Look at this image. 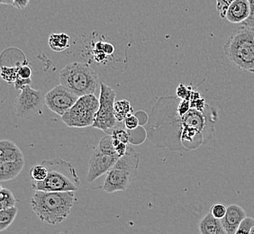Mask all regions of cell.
I'll use <instances>...</instances> for the list:
<instances>
[{
    "label": "cell",
    "mask_w": 254,
    "mask_h": 234,
    "mask_svg": "<svg viewBox=\"0 0 254 234\" xmlns=\"http://www.w3.org/2000/svg\"><path fill=\"white\" fill-rule=\"evenodd\" d=\"M99 108V98L94 94L79 97L73 107L62 117L68 127L86 128L92 126Z\"/></svg>",
    "instance_id": "cell-8"
},
{
    "label": "cell",
    "mask_w": 254,
    "mask_h": 234,
    "mask_svg": "<svg viewBox=\"0 0 254 234\" xmlns=\"http://www.w3.org/2000/svg\"><path fill=\"white\" fill-rule=\"evenodd\" d=\"M49 46L51 49L56 53H62L68 49L70 44V37L65 33L52 34L50 35Z\"/></svg>",
    "instance_id": "cell-17"
},
{
    "label": "cell",
    "mask_w": 254,
    "mask_h": 234,
    "mask_svg": "<svg viewBox=\"0 0 254 234\" xmlns=\"http://www.w3.org/2000/svg\"><path fill=\"white\" fill-rule=\"evenodd\" d=\"M0 3L2 5H12V6L15 5L14 0H0Z\"/></svg>",
    "instance_id": "cell-34"
},
{
    "label": "cell",
    "mask_w": 254,
    "mask_h": 234,
    "mask_svg": "<svg viewBox=\"0 0 254 234\" xmlns=\"http://www.w3.org/2000/svg\"><path fill=\"white\" fill-rule=\"evenodd\" d=\"M120 156L115 150L111 134L103 137L88 162L87 180L92 183L99 176L107 174L112 169Z\"/></svg>",
    "instance_id": "cell-7"
},
{
    "label": "cell",
    "mask_w": 254,
    "mask_h": 234,
    "mask_svg": "<svg viewBox=\"0 0 254 234\" xmlns=\"http://www.w3.org/2000/svg\"><path fill=\"white\" fill-rule=\"evenodd\" d=\"M249 0H235L229 5L225 19L232 24H242L249 17Z\"/></svg>",
    "instance_id": "cell-13"
},
{
    "label": "cell",
    "mask_w": 254,
    "mask_h": 234,
    "mask_svg": "<svg viewBox=\"0 0 254 234\" xmlns=\"http://www.w3.org/2000/svg\"><path fill=\"white\" fill-rule=\"evenodd\" d=\"M224 53L241 70L254 73V29L241 25L224 44Z\"/></svg>",
    "instance_id": "cell-4"
},
{
    "label": "cell",
    "mask_w": 254,
    "mask_h": 234,
    "mask_svg": "<svg viewBox=\"0 0 254 234\" xmlns=\"http://www.w3.org/2000/svg\"><path fill=\"white\" fill-rule=\"evenodd\" d=\"M45 99V95L41 90H36L30 86L21 90L15 101V112L19 118H29L39 114Z\"/></svg>",
    "instance_id": "cell-10"
},
{
    "label": "cell",
    "mask_w": 254,
    "mask_h": 234,
    "mask_svg": "<svg viewBox=\"0 0 254 234\" xmlns=\"http://www.w3.org/2000/svg\"><path fill=\"white\" fill-rule=\"evenodd\" d=\"M15 203H16V200H15L13 193L7 188L1 187V190H0V209L14 207V206H15Z\"/></svg>",
    "instance_id": "cell-20"
},
{
    "label": "cell",
    "mask_w": 254,
    "mask_h": 234,
    "mask_svg": "<svg viewBox=\"0 0 254 234\" xmlns=\"http://www.w3.org/2000/svg\"><path fill=\"white\" fill-rule=\"evenodd\" d=\"M179 98L158 100L152 108L147 134L157 147L171 151H191L204 145L214 136L218 116L209 105L204 111L191 108L184 116L177 111Z\"/></svg>",
    "instance_id": "cell-1"
},
{
    "label": "cell",
    "mask_w": 254,
    "mask_h": 234,
    "mask_svg": "<svg viewBox=\"0 0 254 234\" xmlns=\"http://www.w3.org/2000/svg\"><path fill=\"white\" fill-rule=\"evenodd\" d=\"M234 1L235 0H216V10L218 11L221 18L225 19L227 9Z\"/></svg>",
    "instance_id": "cell-27"
},
{
    "label": "cell",
    "mask_w": 254,
    "mask_h": 234,
    "mask_svg": "<svg viewBox=\"0 0 254 234\" xmlns=\"http://www.w3.org/2000/svg\"><path fill=\"white\" fill-rule=\"evenodd\" d=\"M18 210L14 206L5 209H0V232L7 229L14 222Z\"/></svg>",
    "instance_id": "cell-18"
},
{
    "label": "cell",
    "mask_w": 254,
    "mask_h": 234,
    "mask_svg": "<svg viewBox=\"0 0 254 234\" xmlns=\"http://www.w3.org/2000/svg\"><path fill=\"white\" fill-rule=\"evenodd\" d=\"M190 87H186L183 83L180 84V86L177 88V97L181 99H190L191 94H192Z\"/></svg>",
    "instance_id": "cell-28"
},
{
    "label": "cell",
    "mask_w": 254,
    "mask_h": 234,
    "mask_svg": "<svg viewBox=\"0 0 254 234\" xmlns=\"http://www.w3.org/2000/svg\"><path fill=\"white\" fill-rule=\"evenodd\" d=\"M250 2V15L247 19L241 25L248 26L250 28L254 29V0H249Z\"/></svg>",
    "instance_id": "cell-30"
},
{
    "label": "cell",
    "mask_w": 254,
    "mask_h": 234,
    "mask_svg": "<svg viewBox=\"0 0 254 234\" xmlns=\"http://www.w3.org/2000/svg\"><path fill=\"white\" fill-rule=\"evenodd\" d=\"M227 212V206L223 204H215L211 207L210 213L217 219L222 220Z\"/></svg>",
    "instance_id": "cell-26"
},
{
    "label": "cell",
    "mask_w": 254,
    "mask_h": 234,
    "mask_svg": "<svg viewBox=\"0 0 254 234\" xmlns=\"http://www.w3.org/2000/svg\"><path fill=\"white\" fill-rule=\"evenodd\" d=\"M254 226V219L252 217L246 216L245 219L242 221L239 227L237 229L236 234H250L251 230Z\"/></svg>",
    "instance_id": "cell-24"
},
{
    "label": "cell",
    "mask_w": 254,
    "mask_h": 234,
    "mask_svg": "<svg viewBox=\"0 0 254 234\" xmlns=\"http://www.w3.org/2000/svg\"><path fill=\"white\" fill-rule=\"evenodd\" d=\"M129 132H130L127 130V128L125 129L122 126H118L117 124V126L114 128V130L111 132V135L114 139H118V141L128 144L131 141V136Z\"/></svg>",
    "instance_id": "cell-23"
},
{
    "label": "cell",
    "mask_w": 254,
    "mask_h": 234,
    "mask_svg": "<svg viewBox=\"0 0 254 234\" xmlns=\"http://www.w3.org/2000/svg\"><path fill=\"white\" fill-rule=\"evenodd\" d=\"M140 166V154L132 147L120 157L112 169L107 173L102 189L107 193L125 191L136 176Z\"/></svg>",
    "instance_id": "cell-5"
},
{
    "label": "cell",
    "mask_w": 254,
    "mask_h": 234,
    "mask_svg": "<svg viewBox=\"0 0 254 234\" xmlns=\"http://www.w3.org/2000/svg\"><path fill=\"white\" fill-rule=\"evenodd\" d=\"M132 106L128 100H119L115 103V116L118 122H124V120L129 115H132Z\"/></svg>",
    "instance_id": "cell-19"
},
{
    "label": "cell",
    "mask_w": 254,
    "mask_h": 234,
    "mask_svg": "<svg viewBox=\"0 0 254 234\" xmlns=\"http://www.w3.org/2000/svg\"><path fill=\"white\" fill-rule=\"evenodd\" d=\"M201 234H226L222 220L215 218L210 212L199 223Z\"/></svg>",
    "instance_id": "cell-15"
},
{
    "label": "cell",
    "mask_w": 254,
    "mask_h": 234,
    "mask_svg": "<svg viewBox=\"0 0 254 234\" xmlns=\"http://www.w3.org/2000/svg\"><path fill=\"white\" fill-rule=\"evenodd\" d=\"M124 125L129 131H134L140 125V120L136 116L134 115H129L128 117L124 120Z\"/></svg>",
    "instance_id": "cell-25"
},
{
    "label": "cell",
    "mask_w": 254,
    "mask_h": 234,
    "mask_svg": "<svg viewBox=\"0 0 254 234\" xmlns=\"http://www.w3.org/2000/svg\"><path fill=\"white\" fill-rule=\"evenodd\" d=\"M78 97L64 85L60 84L45 94L44 103L51 111L63 117L77 102Z\"/></svg>",
    "instance_id": "cell-11"
},
{
    "label": "cell",
    "mask_w": 254,
    "mask_h": 234,
    "mask_svg": "<svg viewBox=\"0 0 254 234\" xmlns=\"http://www.w3.org/2000/svg\"><path fill=\"white\" fill-rule=\"evenodd\" d=\"M60 82L79 97L94 94L98 86V76L89 64L71 62L60 72Z\"/></svg>",
    "instance_id": "cell-6"
},
{
    "label": "cell",
    "mask_w": 254,
    "mask_h": 234,
    "mask_svg": "<svg viewBox=\"0 0 254 234\" xmlns=\"http://www.w3.org/2000/svg\"><path fill=\"white\" fill-rule=\"evenodd\" d=\"M42 163L47 167L48 176L44 181H33L32 188L34 191L76 192L79 188L80 179L76 169L70 162L56 158L54 160H45Z\"/></svg>",
    "instance_id": "cell-3"
},
{
    "label": "cell",
    "mask_w": 254,
    "mask_h": 234,
    "mask_svg": "<svg viewBox=\"0 0 254 234\" xmlns=\"http://www.w3.org/2000/svg\"><path fill=\"white\" fill-rule=\"evenodd\" d=\"M20 66H5L1 65V77L7 83H14L18 77Z\"/></svg>",
    "instance_id": "cell-21"
},
{
    "label": "cell",
    "mask_w": 254,
    "mask_h": 234,
    "mask_svg": "<svg viewBox=\"0 0 254 234\" xmlns=\"http://www.w3.org/2000/svg\"><path fill=\"white\" fill-rule=\"evenodd\" d=\"M113 143L115 146V150L119 156H124L127 153V150H128L127 143L120 142V141H118V139H114V138H113Z\"/></svg>",
    "instance_id": "cell-29"
},
{
    "label": "cell",
    "mask_w": 254,
    "mask_h": 234,
    "mask_svg": "<svg viewBox=\"0 0 254 234\" xmlns=\"http://www.w3.org/2000/svg\"><path fill=\"white\" fill-rule=\"evenodd\" d=\"M31 84H32V78H20V77H17L15 82H14L15 88L16 90H22L25 87L30 86Z\"/></svg>",
    "instance_id": "cell-31"
},
{
    "label": "cell",
    "mask_w": 254,
    "mask_h": 234,
    "mask_svg": "<svg viewBox=\"0 0 254 234\" xmlns=\"http://www.w3.org/2000/svg\"><path fill=\"white\" fill-rule=\"evenodd\" d=\"M30 175L33 181H44L48 176V169L43 163L40 165H34L31 168Z\"/></svg>",
    "instance_id": "cell-22"
},
{
    "label": "cell",
    "mask_w": 254,
    "mask_h": 234,
    "mask_svg": "<svg viewBox=\"0 0 254 234\" xmlns=\"http://www.w3.org/2000/svg\"><path fill=\"white\" fill-rule=\"evenodd\" d=\"M32 68H30L28 64L21 65L18 69V77L23 78H31L32 77Z\"/></svg>",
    "instance_id": "cell-32"
},
{
    "label": "cell",
    "mask_w": 254,
    "mask_h": 234,
    "mask_svg": "<svg viewBox=\"0 0 254 234\" xmlns=\"http://www.w3.org/2000/svg\"><path fill=\"white\" fill-rule=\"evenodd\" d=\"M245 210L238 205H230L227 206V212L222 219L226 234H236L242 221L246 217Z\"/></svg>",
    "instance_id": "cell-12"
},
{
    "label": "cell",
    "mask_w": 254,
    "mask_h": 234,
    "mask_svg": "<svg viewBox=\"0 0 254 234\" xmlns=\"http://www.w3.org/2000/svg\"><path fill=\"white\" fill-rule=\"evenodd\" d=\"M25 167V161H0V180L1 182L15 179Z\"/></svg>",
    "instance_id": "cell-16"
},
{
    "label": "cell",
    "mask_w": 254,
    "mask_h": 234,
    "mask_svg": "<svg viewBox=\"0 0 254 234\" xmlns=\"http://www.w3.org/2000/svg\"><path fill=\"white\" fill-rule=\"evenodd\" d=\"M14 2H15L14 7L16 9L24 10L29 4L30 0H14Z\"/></svg>",
    "instance_id": "cell-33"
},
{
    "label": "cell",
    "mask_w": 254,
    "mask_h": 234,
    "mask_svg": "<svg viewBox=\"0 0 254 234\" xmlns=\"http://www.w3.org/2000/svg\"><path fill=\"white\" fill-rule=\"evenodd\" d=\"M20 161H25V158L18 146L8 140H2L0 142V161L13 162Z\"/></svg>",
    "instance_id": "cell-14"
},
{
    "label": "cell",
    "mask_w": 254,
    "mask_h": 234,
    "mask_svg": "<svg viewBox=\"0 0 254 234\" xmlns=\"http://www.w3.org/2000/svg\"><path fill=\"white\" fill-rule=\"evenodd\" d=\"M75 201L74 191L36 190L30 204L41 222L56 225L68 218Z\"/></svg>",
    "instance_id": "cell-2"
},
{
    "label": "cell",
    "mask_w": 254,
    "mask_h": 234,
    "mask_svg": "<svg viewBox=\"0 0 254 234\" xmlns=\"http://www.w3.org/2000/svg\"><path fill=\"white\" fill-rule=\"evenodd\" d=\"M117 93L108 85L100 83L99 108L92 127L101 130L107 134H111L114 128L118 124L115 116V103Z\"/></svg>",
    "instance_id": "cell-9"
}]
</instances>
